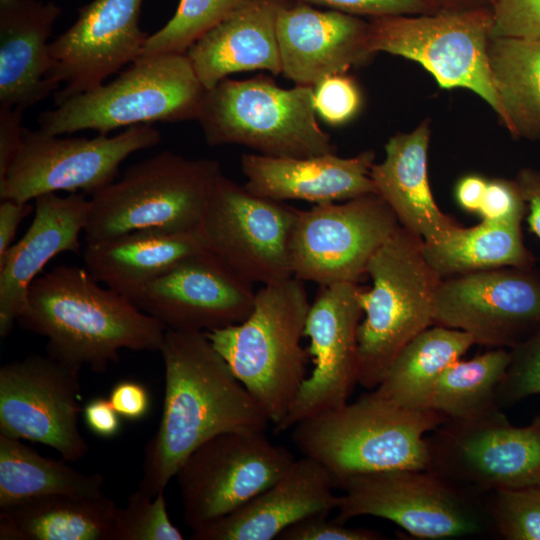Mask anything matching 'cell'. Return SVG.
<instances>
[{
    "instance_id": "1",
    "label": "cell",
    "mask_w": 540,
    "mask_h": 540,
    "mask_svg": "<svg viewBox=\"0 0 540 540\" xmlns=\"http://www.w3.org/2000/svg\"><path fill=\"white\" fill-rule=\"evenodd\" d=\"M161 420L147 442L138 490L165 491L185 459L227 432H265L271 421L204 332L166 329Z\"/></svg>"
},
{
    "instance_id": "2",
    "label": "cell",
    "mask_w": 540,
    "mask_h": 540,
    "mask_svg": "<svg viewBox=\"0 0 540 540\" xmlns=\"http://www.w3.org/2000/svg\"><path fill=\"white\" fill-rule=\"evenodd\" d=\"M47 338L46 353L79 370L104 373L120 351L159 352L166 328L85 267L59 265L30 285L17 319Z\"/></svg>"
},
{
    "instance_id": "3",
    "label": "cell",
    "mask_w": 540,
    "mask_h": 540,
    "mask_svg": "<svg viewBox=\"0 0 540 540\" xmlns=\"http://www.w3.org/2000/svg\"><path fill=\"white\" fill-rule=\"evenodd\" d=\"M446 418L411 410L373 392L340 409L300 421L291 438L302 456L320 463L340 489L352 476L393 469H428L426 433Z\"/></svg>"
},
{
    "instance_id": "4",
    "label": "cell",
    "mask_w": 540,
    "mask_h": 540,
    "mask_svg": "<svg viewBox=\"0 0 540 540\" xmlns=\"http://www.w3.org/2000/svg\"><path fill=\"white\" fill-rule=\"evenodd\" d=\"M310 304L304 281L293 276L262 285L242 322L204 332L274 426L307 377L301 340Z\"/></svg>"
},
{
    "instance_id": "5",
    "label": "cell",
    "mask_w": 540,
    "mask_h": 540,
    "mask_svg": "<svg viewBox=\"0 0 540 540\" xmlns=\"http://www.w3.org/2000/svg\"><path fill=\"white\" fill-rule=\"evenodd\" d=\"M423 240L399 225L371 257L372 287L359 289L358 384L374 389L400 351L434 325V297L442 280L428 264Z\"/></svg>"
},
{
    "instance_id": "6",
    "label": "cell",
    "mask_w": 540,
    "mask_h": 540,
    "mask_svg": "<svg viewBox=\"0 0 540 540\" xmlns=\"http://www.w3.org/2000/svg\"><path fill=\"white\" fill-rule=\"evenodd\" d=\"M222 175L215 160L171 151L131 165L119 180L92 195L86 243L149 228L195 231Z\"/></svg>"
},
{
    "instance_id": "7",
    "label": "cell",
    "mask_w": 540,
    "mask_h": 540,
    "mask_svg": "<svg viewBox=\"0 0 540 540\" xmlns=\"http://www.w3.org/2000/svg\"><path fill=\"white\" fill-rule=\"evenodd\" d=\"M196 120L210 146L242 145L272 157L336 153L318 124L313 86L284 89L264 75L227 77L206 90Z\"/></svg>"
},
{
    "instance_id": "8",
    "label": "cell",
    "mask_w": 540,
    "mask_h": 540,
    "mask_svg": "<svg viewBox=\"0 0 540 540\" xmlns=\"http://www.w3.org/2000/svg\"><path fill=\"white\" fill-rule=\"evenodd\" d=\"M206 88L185 53L141 56L108 84L69 97L42 113L40 130L55 136L110 131L152 122L196 119Z\"/></svg>"
},
{
    "instance_id": "9",
    "label": "cell",
    "mask_w": 540,
    "mask_h": 540,
    "mask_svg": "<svg viewBox=\"0 0 540 540\" xmlns=\"http://www.w3.org/2000/svg\"><path fill=\"white\" fill-rule=\"evenodd\" d=\"M335 520L369 515L394 522L414 538L449 539L494 533L484 498L430 469H393L349 478Z\"/></svg>"
},
{
    "instance_id": "10",
    "label": "cell",
    "mask_w": 540,
    "mask_h": 540,
    "mask_svg": "<svg viewBox=\"0 0 540 540\" xmlns=\"http://www.w3.org/2000/svg\"><path fill=\"white\" fill-rule=\"evenodd\" d=\"M369 47L419 63L442 88L480 96L506 128L488 61L491 10L445 11L369 19Z\"/></svg>"
},
{
    "instance_id": "11",
    "label": "cell",
    "mask_w": 540,
    "mask_h": 540,
    "mask_svg": "<svg viewBox=\"0 0 540 540\" xmlns=\"http://www.w3.org/2000/svg\"><path fill=\"white\" fill-rule=\"evenodd\" d=\"M160 140L159 131L150 124L93 138H60L24 128L21 143L0 177V199L29 203L44 194L78 190L92 196L115 181L129 155Z\"/></svg>"
},
{
    "instance_id": "12",
    "label": "cell",
    "mask_w": 540,
    "mask_h": 540,
    "mask_svg": "<svg viewBox=\"0 0 540 540\" xmlns=\"http://www.w3.org/2000/svg\"><path fill=\"white\" fill-rule=\"evenodd\" d=\"M428 469L484 498L540 483V416L513 426L501 410L470 419H446L427 437Z\"/></svg>"
},
{
    "instance_id": "13",
    "label": "cell",
    "mask_w": 540,
    "mask_h": 540,
    "mask_svg": "<svg viewBox=\"0 0 540 540\" xmlns=\"http://www.w3.org/2000/svg\"><path fill=\"white\" fill-rule=\"evenodd\" d=\"M297 213L223 174L197 230L205 250L248 282L266 285L293 277L290 245Z\"/></svg>"
},
{
    "instance_id": "14",
    "label": "cell",
    "mask_w": 540,
    "mask_h": 540,
    "mask_svg": "<svg viewBox=\"0 0 540 540\" xmlns=\"http://www.w3.org/2000/svg\"><path fill=\"white\" fill-rule=\"evenodd\" d=\"M265 432L219 434L194 450L176 472L184 523L200 529L270 486L294 461Z\"/></svg>"
},
{
    "instance_id": "15",
    "label": "cell",
    "mask_w": 540,
    "mask_h": 540,
    "mask_svg": "<svg viewBox=\"0 0 540 540\" xmlns=\"http://www.w3.org/2000/svg\"><path fill=\"white\" fill-rule=\"evenodd\" d=\"M399 225L377 193L298 210L290 245L293 276L320 286L357 283Z\"/></svg>"
},
{
    "instance_id": "16",
    "label": "cell",
    "mask_w": 540,
    "mask_h": 540,
    "mask_svg": "<svg viewBox=\"0 0 540 540\" xmlns=\"http://www.w3.org/2000/svg\"><path fill=\"white\" fill-rule=\"evenodd\" d=\"M434 324L462 330L475 344L512 349L540 327V272L507 266L442 279Z\"/></svg>"
},
{
    "instance_id": "17",
    "label": "cell",
    "mask_w": 540,
    "mask_h": 540,
    "mask_svg": "<svg viewBox=\"0 0 540 540\" xmlns=\"http://www.w3.org/2000/svg\"><path fill=\"white\" fill-rule=\"evenodd\" d=\"M80 370L46 353L0 368V433L55 449L66 461L89 446L78 427Z\"/></svg>"
},
{
    "instance_id": "18",
    "label": "cell",
    "mask_w": 540,
    "mask_h": 540,
    "mask_svg": "<svg viewBox=\"0 0 540 540\" xmlns=\"http://www.w3.org/2000/svg\"><path fill=\"white\" fill-rule=\"evenodd\" d=\"M359 289L357 283L349 282L320 286L304 331L310 338L314 368L274 432L289 430L300 421L348 403L358 384L357 330L363 317Z\"/></svg>"
},
{
    "instance_id": "19",
    "label": "cell",
    "mask_w": 540,
    "mask_h": 540,
    "mask_svg": "<svg viewBox=\"0 0 540 540\" xmlns=\"http://www.w3.org/2000/svg\"><path fill=\"white\" fill-rule=\"evenodd\" d=\"M253 285L203 250L178 262L131 302L166 329L209 332L247 318L256 297Z\"/></svg>"
},
{
    "instance_id": "20",
    "label": "cell",
    "mask_w": 540,
    "mask_h": 540,
    "mask_svg": "<svg viewBox=\"0 0 540 540\" xmlns=\"http://www.w3.org/2000/svg\"><path fill=\"white\" fill-rule=\"evenodd\" d=\"M143 0H93L49 44L55 105L103 84L142 54L149 35L139 26Z\"/></svg>"
},
{
    "instance_id": "21",
    "label": "cell",
    "mask_w": 540,
    "mask_h": 540,
    "mask_svg": "<svg viewBox=\"0 0 540 540\" xmlns=\"http://www.w3.org/2000/svg\"><path fill=\"white\" fill-rule=\"evenodd\" d=\"M369 28V19L288 0L276 21L281 74L296 85L314 86L366 63L374 55Z\"/></svg>"
},
{
    "instance_id": "22",
    "label": "cell",
    "mask_w": 540,
    "mask_h": 540,
    "mask_svg": "<svg viewBox=\"0 0 540 540\" xmlns=\"http://www.w3.org/2000/svg\"><path fill=\"white\" fill-rule=\"evenodd\" d=\"M335 483L317 461L302 456L266 489L226 516L194 530L192 540H272L290 525L336 510Z\"/></svg>"
},
{
    "instance_id": "23",
    "label": "cell",
    "mask_w": 540,
    "mask_h": 540,
    "mask_svg": "<svg viewBox=\"0 0 540 540\" xmlns=\"http://www.w3.org/2000/svg\"><path fill=\"white\" fill-rule=\"evenodd\" d=\"M90 199L82 193H48L35 199L33 220L23 237L0 257V336L12 331L32 282L63 252L80 254Z\"/></svg>"
},
{
    "instance_id": "24",
    "label": "cell",
    "mask_w": 540,
    "mask_h": 540,
    "mask_svg": "<svg viewBox=\"0 0 540 540\" xmlns=\"http://www.w3.org/2000/svg\"><path fill=\"white\" fill-rule=\"evenodd\" d=\"M373 150L353 157L336 153L291 158L243 154L245 188L268 199L304 200L315 204L340 202L377 193L370 176Z\"/></svg>"
},
{
    "instance_id": "25",
    "label": "cell",
    "mask_w": 540,
    "mask_h": 540,
    "mask_svg": "<svg viewBox=\"0 0 540 540\" xmlns=\"http://www.w3.org/2000/svg\"><path fill=\"white\" fill-rule=\"evenodd\" d=\"M430 136L429 118L410 132L393 135L385 145L383 161L372 165L370 176L399 224L424 243L435 244L460 226L434 200L427 173Z\"/></svg>"
},
{
    "instance_id": "26",
    "label": "cell",
    "mask_w": 540,
    "mask_h": 540,
    "mask_svg": "<svg viewBox=\"0 0 540 540\" xmlns=\"http://www.w3.org/2000/svg\"><path fill=\"white\" fill-rule=\"evenodd\" d=\"M60 13L51 1L0 0V108L25 110L57 90L48 39Z\"/></svg>"
},
{
    "instance_id": "27",
    "label": "cell",
    "mask_w": 540,
    "mask_h": 540,
    "mask_svg": "<svg viewBox=\"0 0 540 540\" xmlns=\"http://www.w3.org/2000/svg\"><path fill=\"white\" fill-rule=\"evenodd\" d=\"M288 0H250L208 30L185 52L206 90L230 74L282 72L276 33L279 9Z\"/></svg>"
},
{
    "instance_id": "28",
    "label": "cell",
    "mask_w": 540,
    "mask_h": 540,
    "mask_svg": "<svg viewBox=\"0 0 540 540\" xmlns=\"http://www.w3.org/2000/svg\"><path fill=\"white\" fill-rule=\"evenodd\" d=\"M203 250L198 230L172 232L149 228L86 243L82 259L96 281L131 301L178 262Z\"/></svg>"
},
{
    "instance_id": "29",
    "label": "cell",
    "mask_w": 540,
    "mask_h": 540,
    "mask_svg": "<svg viewBox=\"0 0 540 540\" xmlns=\"http://www.w3.org/2000/svg\"><path fill=\"white\" fill-rule=\"evenodd\" d=\"M116 510L105 494L40 496L0 508V539L112 540Z\"/></svg>"
},
{
    "instance_id": "30",
    "label": "cell",
    "mask_w": 540,
    "mask_h": 540,
    "mask_svg": "<svg viewBox=\"0 0 540 540\" xmlns=\"http://www.w3.org/2000/svg\"><path fill=\"white\" fill-rule=\"evenodd\" d=\"M474 344L462 330L430 326L400 351L373 393L406 409H430L440 376Z\"/></svg>"
},
{
    "instance_id": "31",
    "label": "cell",
    "mask_w": 540,
    "mask_h": 540,
    "mask_svg": "<svg viewBox=\"0 0 540 540\" xmlns=\"http://www.w3.org/2000/svg\"><path fill=\"white\" fill-rule=\"evenodd\" d=\"M488 61L514 138L540 140V39L492 38Z\"/></svg>"
},
{
    "instance_id": "32",
    "label": "cell",
    "mask_w": 540,
    "mask_h": 540,
    "mask_svg": "<svg viewBox=\"0 0 540 540\" xmlns=\"http://www.w3.org/2000/svg\"><path fill=\"white\" fill-rule=\"evenodd\" d=\"M423 254L441 278L492 268L534 266L525 247L521 224L484 221L474 227H459L447 239L427 244Z\"/></svg>"
},
{
    "instance_id": "33",
    "label": "cell",
    "mask_w": 540,
    "mask_h": 540,
    "mask_svg": "<svg viewBox=\"0 0 540 540\" xmlns=\"http://www.w3.org/2000/svg\"><path fill=\"white\" fill-rule=\"evenodd\" d=\"M104 481L99 473H81L0 433V508L58 493L100 496Z\"/></svg>"
},
{
    "instance_id": "34",
    "label": "cell",
    "mask_w": 540,
    "mask_h": 540,
    "mask_svg": "<svg viewBox=\"0 0 540 540\" xmlns=\"http://www.w3.org/2000/svg\"><path fill=\"white\" fill-rule=\"evenodd\" d=\"M510 358V350L493 348L469 360L455 361L438 379L430 409L451 420H470L502 410L497 393Z\"/></svg>"
},
{
    "instance_id": "35",
    "label": "cell",
    "mask_w": 540,
    "mask_h": 540,
    "mask_svg": "<svg viewBox=\"0 0 540 540\" xmlns=\"http://www.w3.org/2000/svg\"><path fill=\"white\" fill-rule=\"evenodd\" d=\"M249 1L180 0L172 18L161 29L148 36L141 56L185 53L203 34Z\"/></svg>"
},
{
    "instance_id": "36",
    "label": "cell",
    "mask_w": 540,
    "mask_h": 540,
    "mask_svg": "<svg viewBox=\"0 0 540 540\" xmlns=\"http://www.w3.org/2000/svg\"><path fill=\"white\" fill-rule=\"evenodd\" d=\"M493 531L506 540H540V483L484 497Z\"/></svg>"
},
{
    "instance_id": "37",
    "label": "cell",
    "mask_w": 540,
    "mask_h": 540,
    "mask_svg": "<svg viewBox=\"0 0 540 540\" xmlns=\"http://www.w3.org/2000/svg\"><path fill=\"white\" fill-rule=\"evenodd\" d=\"M172 524L164 492L154 498L137 490L124 508L117 507L112 540H183Z\"/></svg>"
},
{
    "instance_id": "38",
    "label": "cell",
    "mask_w": 540,
    "mask_h": 540,
    "mask_svg": "<svg viewBox=\"0 0 540 540\" xmlns=\"http://www.w3.org/2000/svg\"><path fill=\"white\" fill-rule=\"evenodd\" d=\"M510 357L497 393L501 409L532 395H540V327L510 349Z\"/></svg>"
},
{
    "instance_id": "39",
    "label": "cell",
    "mask_w": 540,
    "mask_h": 540,
    "mask_svg": "<svg viewBox=\"0 0 540 540\" xmlns=\"http://www.w3.org/2000/svg\"><path fill=\"white\" fill-rule=\"evenodd\" d=\"M313 105L316 114L326 123L340 126L350 122L360 111L362 95L355 80L334 74L313 86Z\"/></svg>"
},
{
    "instance_id": "40",
    "label": "cell",
    "mask_w": 540,
    "mask_h": 540,
    "mask_svg": "<svg viewBox=\"0 0 540 540\" xmlns=\"http://www.w3.org/2000/svg\"><path fill=\"white\" fill-rule=\"evenodd\" d=\"M491 37L540 39V0H495Z\"/></svg>"
},
{
    "instance_id": "41",
    "label": "cell",
    "mask_w": 540,
    "mask_h": 540,
    "mask_svg": "<svg viewBox=\"0 0 540 540\" xmlns=\"http://www.w3.org/2000/svg\"><path fill=\"white\" fill-rule=\"evenodd\" d=\"M329 7L355 16L374 19L440 11L438 0H290Z\"/></svg>"
},
{
    "instance_id": "42",
    "label": "cell",
    "mask_w": 540,
    "mask_h": 540,
    "mask_svg": "<svg viewBox=\"0 0 540 540\" xmlns=\"http://www.w3.org/2000/svg\"><path fill=\"white\" fill-rule=\"evenodd\" d=\"M477 213L484 221L521 224L527 213V206L516 180L488 179Z\"/></svg>"
},
{
    "instance_id": "43",
    "label": "cell",
    "mask_w": 540,
    "mask_h": 540,
    "mask_svg": "<svg viewBox=\"0 0 540 540\" xmlns=\"http://www.w3.org/2000/svg\"><path fill=\"white\" fill-rule=\"evenodd\" d=\"M328 515H315L300 520L277 537L278 540H382L384 535L364 528L347 527L337 520H327Z\"/></svg>"
},
{
    "instance_id": "44",
    "label": "cell",
    "mask_w": 540,
    "mask_h": 540,
    "mask_svg": "<svg viewBox=\"0 0 540 540\" xmlns=\"http://www.w3.org/2000/svg\"><path fill=\"white\" fill-rule=\"evenodd\" d=\"M108 399L117 413L129 420H140L150 408L147 388L136 381L125 380L115 384Z\"/></svg>"
},
{
    "instance_id": "45",
    "label": "cell",
    "mask_w": 540,
    "mask_h": 540,
    "mask_svg": "<svg viewBox=\"0 0 540 540\" xmlns=\"http://www.w3.org/2000/svg\"><path fill=\"white\" fill-rule=\"evenodd\" d=\"M20 108H0V177H2L13 159L23 136Z\"/></svg>"
},
{
    "instance_id": "46",
    "label": "cell",
    "mask_w": 540,
    "mask_h": 540,
    "mask_svg": "<svg viewBox=\"0 0 540 540\" xmlns=\"http://www.w3.org/2000/svg\"><path fill=\"white\" fill-rule=\"evenodd\" d=\"M82 413L87 427L100 437H113L120 430V415L108 398L91 399L85 404Z\"/></svg>"
},
{
    "instance_id": "47",
    "label": "cell",
    "mask_w": 540,
    "mask_h": 540,
    "mask_svg": "<svg viewBox=\"0 0 540 540\" xmlns=\"http://www.w3.org/2000/svg\"><path fill=\"white\" fill-rule=\"evenodd\" d=\"M514 179L526 202L529 227L540 238V168H522Z\"/></svg>"
},
{
    "instance_id": "48",
    "label": "cell",
    "mask_w": 540,
    "mask_h": 540,
    "mask_svg": "<svg viewBox=\"0 0 540 540\" xmlns=\"http://www.w3.org/2000/svg\"><path fill=\"white\" fill-rule=\"evenodd\" d=\"M29 203L11 199L1 200L0 204V257L11 247L21 221L32 213Z\"/></svg>"
},
{
    "instance_id": "49",
    "label": "cell",
    "mask_w": 540,
    "mask_h": 540,
    "mask_svg": "<svg viewBox=\"0 0 540 540\" xmlns=\"http://www.w3.org/2000/svg\"><path fill=\"white\" fill-rule=\"evenodd\" d=\"M488 179L480 174L462 176L455 186V199L459 206L468 212H478Z\"/></svg>"
},
{
    "instance_id": "50",
    "label": "cell",
    "mask_w": 540,
    "mask_h": 540,
    "mask_svg": "<svg viewBox=\"0 0 540 540\" xmlns=\"http://www.w3.org/2000/svg\"><path fill=\"white\" fill-rule=\"evenodd\" d=\"M495 0H438L441 10L478 11L491 10Z\"/></svg>"
}]
</instances>
